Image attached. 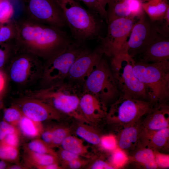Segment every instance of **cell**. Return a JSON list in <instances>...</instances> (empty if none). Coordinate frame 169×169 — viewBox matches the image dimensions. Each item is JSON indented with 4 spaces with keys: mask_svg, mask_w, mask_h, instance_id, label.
I'll list each match as a JSON object with an SVG mask.
<instances>
[{
    "mask_svg": "<svg viewBox=\"0 0 169 169\" xmlns=\"http://www.w3.org/2000/svg\"><path fill=\"white\" fill-rule=\"evenodd\" d=\"M134 18H122L109 22L106 33L101 38L100 47L104 54L112 57L127 53L128 38L134 23Z\"/></svg>",
    "mask_w": 169,
    "mask_h": 169,
    "instance_id": "8",
    "label": "cell"
},
{
    "mask_svg": "<svg viewBox=\"0 0 169 169\" xmlns=\"http://www.w3.org/2000/svg\"><path fill=\"white\" fill-rule=\"evenodd\" d=\"M100 145L105 150L113 151L117 147L116 138L113 135H108L101 137Z\"/></svg>",
    "mask_w": 169,
    "mask_h": 169,
    "instance_id": "37",
    "label": "cell"
},
{
    "mask_svg": "<svg viewBox=\"0 0 169 169\" xmlns=\"http://www.w3.org/2000/svg\"><path fill=\"white\" fill-rule=\"evenodd\" d=\"M5 83V78L3 73L0 71V93L3 90Z\"/></svg>",
    "mask_w": 169,
    "mask_h": 169,
    "instance_id": "47",
    "label": "cell"
},
{
    "mask_svg": "<svg viewBox=\"0 0 169 169\" xmlns=\"http://www.w3.org/2000/svg\"><path fill=\"white\" fill-rule=\"evenodd\" d=\"M18 126L22 133L29 138L40 136L44 128L41 122L34 121L23 115Z\"/></svg>",
    "mask_w": 169,
    "mask_h": 169,
    "instance_id": "24",
    "label": "cell"
},
{
    "mask_svg": "<svg viewBox=\"0 0 169 169\" xmlns=\"http://www.w3.org/2000/svg\"><path fill=\"white\" fill-rule=\"evenodd\" d=\"M92 169H115L112 165L102 160H98L95 161L91 165Z\"/></svg>",
    "mask_w": 169,
    "mask_h": 169,
    "instance_id": "44",
    "label": "cell"
},
{
    "mask_svg": "<svg viewBox=\"0 0 169 169\" xmlns=\"http://www.w3.org/2000/svg\"><path fill=\"white\" fill-rule=\"evenodd\" d=\"M40 136L41 137V139L51 147L53 140L52 128L45 130L44 129Z\"/></svg>",
    "mask_w": 169,
    "mask_h": 169,
    "instance_id": "43",
    "label": "cell"
},
{
    "mask_svg": "<svg viewBox=\"0 0 169 169\" xmlns=\"http://www.w3.org/2000/svg\"><path fill=\"white\" fill-rule=\"evenodd\" d=\"M136 76L144 85L149 101L154 106L165 103L169 97V61L145 63L135 61Z\"/></svg>",
    "mask_w": 169,
    "mask_h": 169,
    "instance_id": "4",
    "label": "cell"
},
{
    "mask_svg": "<svg viewBox=\"0 0 169 169\" xmlns=\"http://www.w3.org/2000/svg\"><path fill=\"white\" fill-rule=\"evenodd\" d=\"M25 151V159L27 163L37 169L50 164L58 163V158L56 156L35 153L26 149Z\"/></svg>",
    "mask_w": 169,
    "mask_h": 169,
    "instance_id": "22",
    "label": "cell"
},
{
    "mask_svg": "<svg viewBox=\"0 0 169 169\" xmlns=\"http://www.w3.org/2000/svg\"><path fill=\"white\" fill-rule=\"evenodd\" d=\"M69 167L72 169H77L81 167L84 162L81 160L79 157L74 159L67 163Z\"/></svg>",
    "mask_w": 169,
    "mask_h": 169,
    "instance_id": "45",
    "label": "cell"
},
{
    "mask_svg": "<svg viewBox=\"0 0 169 169\" xmlns=\"http://www.w3.org/2000/svg\"><path fill=\"white\" fill-rule=\"evenodd\" d=\"M8 166L5 161L2 160H0V169H7Z\"/></svg>",
    "mask_w": 169,
    "mask_h": 169,
    "instance_id": "49",
    "label": "cell"
},
{
    "mask_svg": "<svg viewBox=\"0 0 169 169\" xmlns=\"http://www.w3.org/2000/svg\"><path fill=\"white\" fill-rule=\"evenodd\" d=\"M22 14L35 21L64 29L67 26L55 0H21Z\"/></svg>",
    "mask_w": 169,
    "mask_h": 169,
    "instance_id": "11",
    "label": "cell"
},
{
    "mask_svg": "<svg viewBox=\"0 0 169 169\" xmlns=\"http://www.w3.org/2000/svg\"><path fill=\"white\" fill-rule=\"evenodd\" d=\"M20 131L17 127L13 126L4 120L0 121V141L8 134Z\"/></svg>",
    "mask_w": 169,
    "mask_h": 169,
    "instance_id": "39",
    "label": "cell"
},
{
    "mask_svg": "<svg viewBox=\"0 0 169 169\" xmlns=\"http://www.w3.org/2000/svg\"><path fill=\"white\" fill-rule=\"evenodd\" d=\"M74 42L44 64L42 76L48 86L65 81L75 59L85 48Z\"/></svg>",
    "mask_w": 169,
    "mask_h": 169,
    "instance_id": "9",
    "label": "cell"
},
{
    "mask_svg": "<svg viewBox=\"0 0 169 169\" xmlns=\"http://www.w3.org/2000/svg\"><path fill=\"white\" fill-rule=\"evenodd\" d=\"M14 12L10 0H0V23H6L11 20Z\"/></svg>",
    "mask_w": 169,
    "mask_h": 169,
    "instance_id": "32",
    "label": "cell"
},
{
    "mask_svg": "<svg viewBox=\"0 0 169 169\" xmlns=\"http://www.w3.org/2000/svg\"><path fill=\"white\" fill-rule=\"evenodd\" d=\"M23 115L21 110L15 105L4 110L3 120L13 126L17 127Z\"/></svg>",
    "mask_w": 169,
    "mask_h": 169,
    "instance_id": "29",
    "label": "cell"
},
{
    "mask_svg": "<svg viewBox=\"0 0 169 169\" xmlns=\"http://www.w3.org/2000/svg\"><path fill=\"white\" fill-rule=\"evenodd\" d=\"M81 90L96 95L105 103L117 96L118 88L106 59L102 57L84 82Z\"/></svg>",
    "mask_w": 169,
    "mask_h": 169,
    "instance_id": "7",
    "label": "cell"
},
{
    "mask_svg": "<svg viewBox=\"0 0 169 169\" xmlns=\"http://www.w3.org/2000/svg\"><path fill=\"white\" fill-rule=\"evenodd\" d=\"M142 129L140 120L121 129L116 138L117 147L125 152L134 150L139 142Z\"/></svg>",
    "mask_w": 169,
    "mask_h": 169,
    "instance_id": "18",
    "label": "cell"
},
{
    "mask_svg": "<svg viewBox=\"0 0 169 169\" xmlns=\"http://www.w3.org/2000/svg\"><path fill=\"white\" fill-rule=\"evenodd\" d=\"M53 140L51 147L53 148L60 146L64 139L69 135V130L62 127L52 128Z\"/></svg>",
    "mask_w": 169,
    "mask_h": 169,
    "instance_id": "36",
    "label": "cell"
},
{
    "mask_svg": "<svg viewBox=\"0 0 169 169\" xmlns=\"http://www.w3.org/2000/svg\"></svg>",
    "mask_w": 169,
    "mask_h": 169,
    "instance_id": "52",
    "label": "cell"
},
{
    "mask_svg": "<svg viewBox=\"0 0 169 169\" xmlns=\"http://www.w3.org/2000/svg\"><path fill=\"white\" fill-rule=\"evenodd\" d=\"M17 28L15 19L3 23H0V43H9L15 40Z\"/></svg>",
    "mask_w": 169,
    "mask_h": 169,
    "instance_id": "26",
    "label": "cell"
},
{
    "mask_svg": "<svg viewBox=\"0 0 169 169\" xmlns=\"http://www.w3.org/2000/svg\"><path fill=\"white\" fill-rule=\"evenodd\" d=\"M82 2L88 9L99 15L107 22L106 10L104 9L97 0H77Z\"/></svg>",
    "mask_w": 169,
    "mask_h": 169,
    "instance_id": "34",
    "label": "cell"
},
{
    "mask_svg": "<svg viewBox=\"0 0 169 169\" xmlns=\"http://www.w3.org/2000/svg\"><path fill=\"white\" fill-rule=\"evenodd\" d=\"M76 135L92 145H100L101 137L95 131L84 125H79L76 130Z\"/></svg>",
    "mask_w": 169,
    "mask_h": 169,
    "instance_id": "27",
    "label": "cell"
},
{
    "mask_svg": "<svg viewBox=\"0 0 169 169\" xmlns=\"http://www.w3.org/2000/svg\"><path fill=\"white\" fill-rule=\"evenodd\" d=\"M132 17L138 19L145 13L143 0H125Z\"/></svg>",
    "mask_w": 169,
    "mask_h": 169,
    "instance_id": "33",
    "label": "cell"
},
{
    "mask_svg": "<svg viewBox=\"0 0 169 169\" xmlns=\"http://www.w3.org/2000/svg\"><path fill=\"white\" fill-rule=\"evenodd\" d=\"M62 168L58 163H54L41 167L38 169H59Z\"/></svg>",
    "mask_w": 169,
    "mask_h": 169,
    "instance_id": "46",
    "label": "cell"
},
{
    "mask_svg": "<svg viewBox=\"0 0 169 169\" xmlns=\"http://www.w3.org/2000/svg\"><path fill=\"white\" fill-rule=\"evenodd\" d=\"M18 147H13L0 142V159L5 161H14L19 158Z\"/></svg>",
    "mask_w": 169,
    "mask_h": 169,
    "instance_id": "30",
    "label": "cell"
},
{
    "mask_svg": "<svg viewBox=\"0 0 169 169\" xmlns=\"http://www.w3.org/2000/svg\"><path fill=\"white\" fill-rule=\"evenodd\" d=\"M129 160L125 152L118 147L113 151L112 165L115 168H120L124 165Z\"/></svg>",
    "mask_w": 169,
    "mask_h": 169,
    "instance_id": "35",
    "label": "cell"
},
{
    "mask_svg": "<svg viewBox=\"0 0 169 169\" xmlns=\"http://www.w3.org/2000/svg\"><path fill=\"white\" fill-rule=\"evenodd\" d=\"M16 50L15 41L0 43V68L4 65L7 60L11 59Z\"/></svg>",
    "mask_w": 169,
    "mask_h": 169,
    "instance_id": "31",
    "label": "cell"
},
{
    "mask_svg": "<svg viewBox=\"0 0 169 169\" xmlns=\"http://www.w3.org/2000/svg\"><path fill=\"white\" fill-rule=\"evenodd\" d=\"M142 122L143 130L154 131L169 127V107L166 103L155 106Z\"/></svg>",
    "mask_w": 169,
    "mask_h": 169,
    "instance_id": "17",
    "label": "cell"
},
{
    "mask_svg": "<svg viewBox=\"0 0 169 169\" xmlns=\"http://www.w3.org/2000/svg\"><path fill=\"white\" fill-rule=\"evenodd\" d=\"M26 96L40 100L60 113L79 120H84L80 109L81 88L64 81L44 88L24 92Z\"/></svg>",
    "mask_w": 169,
    "mask_h": 169,
    "instance_id": "3",
    "label": "cell"
},
{
    "mask_svg": "<svg viewBox=\"0 0 169 169\" xmlns=\"http://www.w3.org/2000/svg\"><path fill=\"white\" fill-rule=\"evenodd\" d=\"M17 105L23 115L36 121L42 122L50 120H58L61 114L42 101L26 96Z\"/></svg>",
    "mask_w": 169,
    "mask_h": 169,
    "instance_id": "14",
    "label": "cell"
},
{
    "mask_svg": "<svg viewBox=\"0 0 169 169\" xmlns=\"http://www.w3.org/2000/svg\"><path fill=\"white\" fill-rule=\"evenodd\" d=\"M154 150L155 160L158 167L168 168L169 166V155Z\"/></svg>",
    "mask_w": 169,
    "mask_h": 169,
    "instance_id": "41",
    "label": "cell"
},
{
    "mask_svg": "<svg viewBox=\"0 0 169 169\" xmlns=\"http://www.w3.org/2000/svg\"><path fill=\"white\" fill-rule=\"evenodd\" d=\"M102 7L106 9V7L107 5V0H97Z\"/></svg>",
    "mask_w": 169,
    "mask_h": 169,
    "instance_id": "50",
    "label": "cell"
},
{
    "mask_svg": "<svg viewBox=\"0 0 169 169\" xmlns=\"http://www.w3.org/2000/svg\"><path fill=\"white\" fill-rule=\"evenodd\" d=\"M154 106L150 101L122 95L111 106L107 115L112 123L124 127L135 123L150 112Z\"/></svg>",
    "mask_w": 169,
    "mask_h": 169,
    "instance_id": "6",
    "label": "cell"
},
{
    "mask_svg": "<svg viewBox=\"0 0 169 169\" xmlns=\"http://www.w3.org/2000/svg\"><path fill=\"white\" fill-rule=\"evenodd\" d=\"M26 168L24 166H23L21 165H13L10 166H8L7 169H26Z\"/></svg>",
    "mask_w": 169,
    "mask_h": 169,
    "instance_id": "48",
    "label": "cell"
},
{
    "mask_svg": "<svg viewBox=\"0 0 169 169\" xmlns=\"http://www.w3.org/2000/svg\"><path fill=\"white\" fill-rule=\"evenodd\" d=\"M107 23L118 18H133L131 16L125 0H107Z\"/></svg>",
    "mask_w": 169,
    "mask_h": 169,
    "instance_id": "21",
    "label": "cell"
},
{
    "mask_svg": "<svg viewBox=\"0 0 169 169\" xmlns=\"http://www.w3.org/2000/svg\"><path fill=\"white\" fill-rule=\"evenodd\" d=\"M62 149L70 151L79 156L87 152V149L82 140L75 136L68 135L60 145Z\"/></svg>",
    "mask_w": 169,
    "mask_h": 169,
    "instance_id": "25",
    "label": "cell"
},
{
    "mask_svg": "<svg viewBox=\"0 0 169 169\" xmlns=\"http://www.w3.org/2000/svg\"><path fill=\"white\" fill-rule=\"evenodd\" d=\"M104 54L100 46L93 50L85 48L73 64L66 79L68 80L66 82L81 88Z\"/></svg>",
    "mask_w": 169,
    "mask_h": 169,
    "instance_id": "13",
    "label": "cell"
},
{
    "mask_svg": "<svg viewBox=\"0 0 169 169\" xmlns=\"http://www.w3.org/2000/svg\"><path fill=\"white\" fill-rule=\"evenodd\" d=\"M133 156V159L147 169H155L158 166L155 160L154 150L139 141Z\"/></svg>",
    "mask_w": 169,
    "mask_h": 169,
    "instance_id": "20",
    "label": "cell"
},
{
    "mask_svg": "<svg viewBox=\"0 0 169 169\" xmlns=\"http://www.w3.org/2000/svg\"><path fill=\"white\" fill-rule=\"evenodd\" d=\"M135 62L133 57L128 53L117 54L112 57L111 71L122 95L135 99L146 100L148 97L146 88L133 72Z\"/></svg>",
    "mask_w": 169,
    "mask_h": 169,
    "instance_id": "5",
    "label": "cell"
},
{
    "mask_svg": "<svg viewBox=\"0 0 169 169\" xmlns=\"http://www.w3.org/2000/svg\"><path fill=\"white\" fill-rule=\"evenodd\" d=\"M42 59L30 52L17 49L10 60L9 76L11 80L19 85L32 82L43 74Z\"/></svg>",
    "mask_w": 169,
    "mask_h": 169,
    "instance_id": "10",
    "label": "cell"
},
{
    "mask_svg": "<svg viewBox=\"0 0 169 169\" xmlns=\"http://www.w3.org/2000/svg\"><path fill=\"white\" fill-rule=\"evenodd\" d=\"M57 153L59 157L65 162L68 163L74 159L79 158V156L69 151L62 149Z\"/></svg>",
    "mask_w": 169,
    "mask_h": 169,
    "instance_id": "42",
    "label": "cell"
},
{
    "mask_svg": "<svg viewBox=\"0 0 169 169\" xmlns=\"http://www.w3.org/2000/svg\"><path fill=\"white\" fill-rule=\"evenodd\" d=\"M168 0H143V2H149L152 3H157L161 1Z\"/></svg>",
    "mask_w": 169,
    "mask_h": 169,
    "instance_id": "51",
    "label": "cell"
},
{
    "mask_svg": "<svg viewBox=\"0 0 169 169\" xmlns=\"http://www.w3.org/2000/svg\"><path fill=\"white\" fill-rule=\"evenodd\" d=\"M155 22L158 27L159 33L165 36L169 37V7L167 9L164 18L161 20Z\"/></svg>",
    "mask_w": 169,
    "mask_h": 169,
    "instance_id": "38",
    "label": "cell"
},
{
    "mask_svg": "<svg viewBox=\"0 0 169 169\" xmlns=\"http://www.w3.org/2000/svg\"><path fill=\"white\" fill-rule=\"evenodd\" d=\"M20 131L7 135L0 142L6 145L13 147H18L19 142Z\"/></svg>",
    "mask_w": 169,
    "mask_h": 169,
    "instance_id": "40",
    "label": "cell"
},
{
    "mask_svg": "<svg viewBox=\"0 0 169 169\" xmlns=\"http://www.w3.org/2000/svg\"><path fill=\"white\" fill-rule=\"evenodd\" d=\"M169 139V127L154 131H147L142 129L139 141L153 150L159 151L168 148Z\"/></svg>",
    "mask_w": 169,
    "mask_h": 169,
    "instance_id": "19",
    "label": "cell"
},
{
    "mask_svg": "<svg viewBox=\"0 0 169 169\" xmlns=\"http://www.w3.org/2000/svg\"><path fill=\"white\" fill-rule=\"evenodd\" d=\"M105 103L96 95L82 91L79 107L86 120L95 122L107 115V112Z\"/></svg>",
    "mask_w": 169,
    "mask_h": 169,
    "instance_id": "15",
    "label": "cell"
},
{
    "mask_svg": "<svg viewBox=\"0 0 169 169\" xmlns=\"http://www.w3.org/2000/svg\"><path fill=\"white\" fill-rule=\"evenodd\" d=\"M140 61L157 63L169 61V38L158 33L153 41L141 54Z\"/></svg>",
    "mask_w": 169,
    "mask_h": 169,
    "instance_id": "16",
    "label": "cell"
},
{
    "mask_svg": "<svg viewBox=\"0 0 169 169\" xmlns=\"http://www.w3.org/2000/svg\"><path fill=\"white\" fill-rule=\"evenodd\" d=\"M61 9L73 42L84 45L89 41L103 37V19L82 7L77 0H55Z\"/></svg>",
    "mask_w": 169,
    "mask_h": 169,
    "instance_id": "2",
    "label": "cell"
},
{
    "mask_svg": "<svg viewBox=\"0 0 169 169\" xmlns=\"http://www.w3.org/2000/svg\"><path fill=\"white\" fill-rule=\"evenodd\" d=\"M25 149L40 154H52L57 156V153L41 139L33 140L25 146Z\"/></svg>",
    "mask_w": 169,
    "mask_h": 169,
    "instance_id": "28",
    "label": "cell"
},
{
    "mask_svg": "<svg viewBox=\"0 0 169 169\" xmlns=\"http://www.w3.org/2000/svg\"><path fill=\"white\" fill-rule=\"evenodd\" d=\"M158 33L156 22L145 12L133 25L127 42V53L133 57L141 54Z\"/></svg>",
    "mask_w": 169,
    "mask_h": 169,
    "instance_id": "12",
    "label": "cell"
},
{
    "mask_svg": "<svg viewBox=\"0 0 169 169\" xmlns=\"http://www.w3.org/2000/svg\"><path fill=\"white\" fill-rule=\"evenodd\" d=\"M169 7L168 0L157 3L146 2L143 3L145 12L149 18L154 21L163 19Z\"/></svg>",
    "mask_w": 169,
    "mask_h": 169,
    "instance_id": "23",
    "label": "cell"
},
{
    "mask_svg": "<svg viewBox=\"0 0 169 169\" xmlns=\"http://www.w3.org/2000/svg\"><path fill=\"white\" fill-rule=\"evenodd\" d=\"M15 20L17 49L31 53L46 61L74 42L64 29L38 22L23 14Z\"/></svg>",
    "mask_w": 169,
    "mask_h": 169,
    "instance_id": "1",
    "label": "cell"
}]
</instances>
